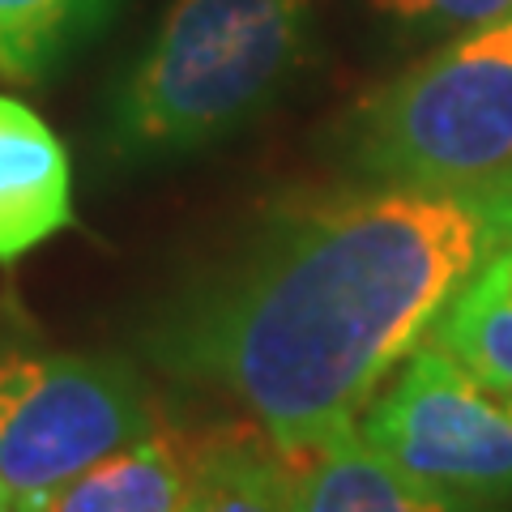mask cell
<instances>
[{
  "label": "cell",
  "instance_id": "obj_1",
  "mask_svg": "<svg viewBox=\"0 0 512 512\" xmlns=\"http://www.w3.org/2000/svg\"><path fill=\"white\" fill-rule=\"evenodd\" d=\"M508 235L500 184L299 192L154 299L137 346L163 376L231 397L299 457L363 419Z\"/></svg>",
  "mask_w": 512,
  "mask_h": 512
},
{
  "label": "cell",
  "instance_id": "obj_2",
  "mask_svg": "<svg viewBox=\"0 0 512 512\" xmlns=\"http://www.w3.org/2000/svg\"><path fill=\"white\" fill-rule=\"evenodd\" d=\"M312 18V0H171L107 94L99 158L150 171L244 133L303 69Z\"/></svg>",
  "mask_w": 512,
  "mask_h": 512
},
{
  "label": "cell",
  "instance_id": "obj_3",
  "mask_svg": "<svg viewBox=\"0 0 512 512\" xmlns=\"http://www.w3.org/2000/svg\"><path fill=\"white\" fill-rule=\"evenodd\" d=\"M338 163L367 184L483 192L512 175V13L461 30L333 128Z\"/></svg>",
  "mask_w": 512,
  "mask_h": 512
},
{
  "label": "cell",
  "instance_id": "obj_4",
  "mask_svg": "<svg viewBox=\"0 0 512 512\" xmlns=\"http://www.w3.org/2000/svg\"><path fill=\"white\" fill-rule=\"evenodd\" d=\"M154 431L146 376L103 350H47L0 338V478L35 495Z\"/></svg>",
  "mask_w": 512,
  "mask_h": 512
},
{
  "label": "cell",
  "instance_id": "obj_5",
  "mask_svg": "<svg viewBox=\"0 0 512 512\" xmlns=\"http://www.w3.org/2000/svg\"><path fill=\"white\" fill-rule=\"evenodd\" d=\"M359 431L427 483L512 504V393L436 338L410 350L363 410Z\"/></svg>",
  "mask_w": 512,
  "mask_h": 512
},
{
  "label": "cell",
  "instance_id": "obj_6",
  "mask_svg": "<svg viewBox=\"0 0 512 512\" xmlns=\"http://www.w3.org/2000/svg\"><path fill=\"white\" fill-rule=\"evenodd\" d=\"M295 461V512H512L427 483L355 427L333 431Z\"/></svg>",
  "mask_w": 512,
  "mask_h": 512
},
{
  "label": "cell",
  "instance_id": "obj_7",
  "mask_svg": "<svg viewBox=\"0 0 512 512\" xmlns=\"http://www.w3.org/2000/svg\"><path fill=\"white\" fill-rule=\"evenodd\" d=\"M73 222V163L64 141L39 111L0 94V265H18Z\"/></svg>",
  "mask_w": 512,
  "mask_h": 512
},
{
  "label": "cell",
  "instance_id": "obj_8",
  "mask_svg": "<svg viewBox=\"0 0 512 512\" xmlns=\"http://www.w3.org/2000/svg\"><path fill=\"white\" fill-rule=\"evenodd\" d=\"M188 466L192 457L167 431H146L60 487L22 500V512H175L188 491Z\"/></svg>",
  "mask_w": 512,
  "mask_h": 512
},
{
  "label": "cell",
  "instance_id": "obj_9",
  "mask_svg": "<svg viewBox=\"0 0 512 512\" xmlns=\"http://www.w3.org/2000/svg\"><path fill=\"white\" fill-rule=\"evenodd\" d=\"M175 512H295V461L261 427L210 436Z\"/></svg>",
  "mask_w": 512,
  "mask_h": 512
},
{
  "label": "cell",
  "instance_id": "obj_10",
  "mask_svg": "<svg viewBox=\"0 0 512 512\" xmlns=\"http://www.w3.org/2000/svg\"><path fill=\"white\" fill-rule=\"evenodd\" d=\"M116 9L120 0H0V77L35 86L60 73Z\"/></svg>",
  "mask_w": 512,
  "mask_h": 512
},
{
  "label": "cell",
  "instance_id": "obj_11",
  "mask_svg": "<svg viewBox=\"0 0 512 512\" xmlns=\"http://www.w3.org/2000/svg\"><path fill=\"white\" fill-rule=\"evenodd\" d=\"M431 338L512 393V235L453 295Z\"/></svg>",
  "mask_w": 512,
  "mask_h": 512
},
{
  "label": "cell",
  "instance_id": "obj_12",
  "mask_svg": "<svg viewBox=\"0 0 512 512\" xmlns=\"http://www.w3.org/2000/svg\"><path fill=\"white\" fill-rule=\"evenodd\" d=\"M384 22L414 35H461L512 13V0H367Z\"/></svg>",
  "mask_w": 512,
  "mask_h": 512
},
{
  "label": "cell",
  "instance_id": "obj_13",
  "mask_svg": "<svg viewBox=\"0 0 512 512\" xmlns=\"http://www.w3.org/2000/svg\"><path fill=\"white\" fill-rule=\"evenodd\" d=\"M0 512H22V495H13L5 478H0Z\"/></svg>",
  "mask_w": 512,
  "mask_h": 512
},
{
  "label": "cell",
  "instance_id": "obj_14",
  "mask_svg": "<svg viewBox=\"0 0 512 512\" xmlns=\"http://www.w3.org/2000/svg\"><path fill=\"white\" fill-rule=\"evenodd\" d=\"M500 188H504V192H508V201H512V175H508V180H504V184H500Z\"/></svg>",
  "mask_w": 512,
  "mask_h": 512
}]
</instances>
